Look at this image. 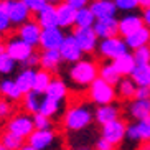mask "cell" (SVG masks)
<instances>
[{
	"instance_id": "cell-1",
	"label": "cell",
	"mask_w": 150,
	"mask_h": 150,
	"mask_svg": "<svg viewBox=\"0 0 150 150\" xmlns=\"http://www.w3.org/2000/svg\"><path fill=\"white\" fill-rule=\"evenodd\" d=\"M94 120V110L86 104H74L68 107L63 114V129L66 132H83L93 124Z\"/></svg>"
},
{
	"instance_id": "cell-2",
	"label": "cell",
	"mask_w": 150,
	"mask_h": 150,
	"mask_svg": "<svg viewBox=\"0 0 150 150\" xmlns=\"http://www.w3.org/2000/svg\"><path fill=\"white\" fill-rule=\"evenodd\" d=\"M68 76H69V81L74 84L76 88L84 89L99 76V68H97V64L93 59L81 58L79 61L71 64L69 71H68Z\"/></svg>"
},
{
	"instance_id": "cell-3",
	"label": "cell",
	"mask_w": 150,
	"mask_h": 150,
	"mask_svg": "<svg viewBox=\"0 0 150 150\" xmlns=\"http://www.w3.org/2000/svg\"><path fill=\"white\" fill-rule=\"evenodd\" d=\"M88 97L96 106L110 104V102H115V99H117V91H115L114 84L107 83V81H104L102 78L97 76L88 86Z\"/></svg>"
},
{
	"instance_id": "cell-4",
	"label": "cell",
	"mask_w": 150,
	"mask_h": 150,
	"mask_svg": "<svg viewBox=\"0 0 150 150\" xmlns=\"http://www.w3.org/2000/svg\"><path fill=\"white\" fill-rule=\"evenodd\" d=\"M129 51V46L124 40V36L115 35L109 36V38H102L97 45V53L101 54L106 61H112L117 56H120L122 53Z\"/></svg>"
},
{
	"instance_id": "cell-5",
	"label": "cell",
	"mask_w": 150,
	"mask_h": 150,
	"mask_svg": "<svg viewBox=\"0 0 150 150\" xmlns=\"http://www.w3.org/2000/svg\"><path fill=\"white\" fill-rule=\"evenodd\" d=\"M56 132L51 129H35L27 137V144L23 145L25 150H46L54 145Z\"/></svg>"
},
{
	"instance_id": "cell-6",
	"label": "cell",
	"mask_w": 150,
	"mask_h": 150,
	"mask_svg": "<svg viewBox=\"0 0 150 150\" xmlns=\"http://www.w3.org/2000/svg\"><path fill=\"white\" fill-rule=\"evenodd\" d=\"M101 137H104L107 142H110L114 147H120L122 142L125 140V132H127V124L125 120L119 119H114L110 122L101 125Z\"/></svg>"
},
{
	"instance_id": "cell-7",
	"label": "cell",
	"mask_w": 150,
	"mask_h": 150,
	"mask_svg": "<svg viewBox=\"0 0 150 150\" xmlns=\"http://www.w3.org/2000/svg\"><path fill=\"white\" fill-rule=\"evenodd\" d=\"M0 7L7 12V15L12 20V23L17 25V27L25 23L27 20H30L31 10L23 4V0H2Z\"/></svg>"
},
{
	"instance_id": "cell-8",
	"label": "cell",
	"mask_w": 150,
	"mask_h": 150,
	"mask_svg": "<svg viewBox=\"0 0 150 150\" xmlns=\"http://www.w3.org/2000/svg\"><path fill=\"white\" fill-rule=\"evenodd\" d=\"M7 130L17 134V135L23 137L27 140V137L35 130V124H33V117L28 115V112H22V114L12 115L7 122Z\"/></svg>"
},
{
	"instance_id": "cell-9",
	"label": "cell",
	"mask_w": 150,
	"mask_h": 150,
	"mask_svg": "<svg viewBox=\"0 0 150 150\" xmlns=\"http://www.w3.org/2000/svg\"><path fill=\"white\" fill-rule=\"evenodd\" d=\"M74 38L78 40L83 53L91 54L94 51H97V45H99V36L96 35L93 27H74L73 31Z\"/></svg>"
},
{
	"instance_id": "cell-10",
	"label": "cell",
	"mask_w": 150,
	"mask_h": 150,
	"mask_svg": "<svg viewBox=\"0 0 150 150\" xmlns=\"http://www.w3.org/2000/svg\"><path fill=\"white\" fill-rule=\"evenodd\" d=\"M64 33L61 27H48L41 28V36H40V46L41 50H59L63 40H64Z\"/></svg>"
},
{
	"instance_id": "cell-11",
	"label": "cell",
	"mask_w": 150,
	"mask_h": 150,
	"mask_svg": "<svg viewBox=\"0 0 150 150\" xmlns=\"http://www.w3.org/2000/svg\"><path fill=\"white\" fill-rule=\"evenodd\" d=\"M59 53H61V58L64 63H76L79 61L81 58H83V50H81L79 43L78 40L74 38V35L71 33V35H66L64 36V40H63L61 46H59Z\"/></svg>"
},
{
	"instance_id": "cell-12",
	"label": "cell",
	"mask_w": 150,
	"mask_h": 150,
	"mask_svg": "<svg viewBox=\"0 0 150 150\" xmlns=\"http://www.w3.org/2000/svg\"><path fill=\"white\" fill-rule=\"evenodd\" d=\"M5 50L8 51V54L13 58L17 63H23L33 51H35L31 45H28L27 41H23L22 38H18V36L10 38V40L5 43Z\"/></svg>"
},
{
	"instance_id": "cell-13",
	"label": "cell",
	"mask_w": 150,
	"mask_h": 150,
	"mask_svg": "<svg viewBox=\"0 0 150 150\" xmlns=\"http://www.w3.org/2000/svg\"><path fill=\"white\" fill-rule=\"evenodd\" d=\"M17 36H18V38H22L23 41H27L28 45H31V46L35 48V46L40 45L41 25L38 22H33V20H27L25 23L18 25Z\"/></svg>"
},
{
	"instance_id": "cell-14",
	"label": "cell",
	"mask_w": 150,
	"mask_h": 150,
	"mask_svg": "<svg viewBox=\"0 0 150 150\" xmlns=\"http://www.w3.org/2000/svg\"><path fill=\"white\" fill-rule=\"evenodd\" d=\"M96 35L99 40L102 38H109V36L119 35V20L115 17H107V18H97L93 25Z\"/></svg>"
},
{
	"instance_id": "cell-15",
	"label": "cell",
	"mask_w": 150,
	"mask_h": 150,
	"mask_svg": "<svg viewBox=\"0 0 150 150\" xmlns=\"http://www.w3.org/2000/svg\"><path fill=\"white\" fill-rule=\"evenodd\" d=\"M76 10L73 5H69L68 2H59L56 4V15H58V27H61L63 30L69 27H74L76 20Z\"/></svg>"
},
{
	"instance_id": "cell-16",
	"label": "cell",
	"mask_w": 150,
	"mask_h": 150,
	"mask_svg": "<svg viewBox=\"0 0 150 150\" xmlns=\"http://www.w3.org/2000/svg\"><path fill=\"white\" fill-rule=\"evenodd\" d=\"M119 117H120V109L115 102L101 104V106H97L96 110H94V119H96L97 124H101V125H104V124L110 122V120H114V119H119Z\"/></svg>"
},
{
	"instance_id": "cell-17",
	"label": "cell",
	"mask_w": 150,
	"mask_h": 150,
	"mask_svg": "<svg viewBox=\"0 0 150 150\" xmlns=\"http://www.w3.org/2000/svg\"><path fill=\"white\" fill-rule=\"evenodd\" d=\"M144 25V20H142V15H137L134 12H127L122 18L119 20V35L120 36H129L130 33H134L135 30Z\"/></svg>"
},
{
	"instance_id": "cell-18",
	"label": "cell",
	"mask_w": 150,
	"mask_h": 150,
	"mask_svg": "<svg viewBox=\"0 0 150 150\" xmlns=\"http://www.w3.org/2000/svg\"><path fill=\"white\" fill-rule=\"evenodd\" d=\"M89 8L93 10L94 17L97 18H107V17H115V13L119 12L115 7L114 0H91Z\"/></svg>"
},
{
	"instance_id": "cell-19",
	"label": "cell",
	"mask_w": 150,
	"mask_h": 150,
	"mask_svg": "<svg viewBox=\"0 0 150 150\" xmlns=\"http://www.w3.org/2000/svg\"><path fill=\"white\" fill-rule=\"evenodd\" d=\"M127 112L130 115V119H134V120H140V119L149 117L150 115V99H139V97L130 99Z\"/></svg>"
},
{
	"instance_id": "cell-20",
	"label": "cell",
	"mask_w": 150,
	"mask_h": 150,
	"mask_svg": "<svg viewBox=\"0 0 150 150\" xmlns=\"http://www.w3.org/2000/svg\"><path fill=\"white\" fill-rule=\"evenodd\" d=\"M36 22L41 25V28L48 27H58V15H56V5L54 4H46L36 12Z\"/></svg>"
},
{
	"instance_id": "cell-21",
	"label": "cell",
	"mask_w": 150,
	"mask_h": 150,
	"mask_svg": "<svg viewBox=\"0 0 150 150\" xmlns=\"http://www.w3.org/2000/svg\"><path fill=\"white\" fill-rule=\"evenodd\" d=\"M61 63L63 58L59 50H43L40 53V68H45V69L54 73L61 66Z\"/></svg>"
},
{
	"instance_id": "cell-22",
	"label": "cell",
	"mask_w": 150,
	"mask_h": 150,
	"mask_svg": "<svg viewBox=\"0 0 150 150\" xmlns=\"http://www.w3.org/2000/svg\"><path fill=\"white\" fill-rule=\"evenodd\" d=\"M124 40L127 43L129 50H135L139 46H144V45H150V28L145 27V25H142L139 30H135L134 33L125 36Z\"/></svg>"
},
{
	"instance_id": "cell-23",
	"label": "cell",
	"mask_w": 150,
	"mask_h": 150,
	"mask_svg": "<svg viewBox=\"0 0 150 150\" xmlns=\"http://www.w3.org/2000/svg\"><path fill=\"white\" fill-rule=\"evenodd\" d=\"M115 91H117V97H120L124 101H130L135 97L137 84L130 76H122L120 81L115 84Z\"/></svg>"
},
{
	"instance_id": "cell-24",
	"label": "cell",
	"mask_w": 150,
	"mask_h": 150,
	"mask_svg": "<svg viewBox=\"0 0 150 150\" xmlns=\"http://www.w3.org/2000/svg\"><path fill=\"white\" fill-rule=\"evenodd\" d=\"M0 96L5 97V99H8V101L18 102V101H22L23 93L18 89L15 79H8V78H5V79L0 81Z\"/></svg>"
},
{
	"instance_id": "cell-25",
	"label": "cell",
	"mask_w": 150,
	"mask_h": 150,
	"mask_svg": "<svg viewBox=\"0 0 150 150\" xmlns=\"http://www.w3.org/2000/svg\"><path fill=\"white\" fill-rule=\"evenodd\" d=\"M41 99H43V94L31 89L28 93L23 94L22 97V106H23V110L28 112V114H36L40 112V106H41Z\"/></svg>"
},
{
	"instance_id": "cell-26",
	"label": "cell",
	"mask_w": 150,
	"mask_h": 150,
	"mask_svg": "<svg viewBox=\"0 0 150 150\" xmlns=\"http://www.w3.org/2000/svg\"><path fill=\"white\" fill-rule=\"evenodd\" d=\"M45 96L63 102L68 97V84L63 79H59V78H53L51 83H50V86L46 88V91H45Z\"/></svg>"
},
{
	"instance_id": "cell-27",
	"label": "cell",
	"mask_w": 150,
	"mask_h": 150,
	"mask_svg": "<svg viewBox=\"0 0 150 150\" xmlns=\"http://www.w3.org/2000/svg\"><path fill=\"white\" fill-rule=\"evenodd\" d=\"M112 64L120 73V76H130L134 66H135V59H134V54L130 51H125L120 56H117L115 59H112Z\"/></svg>"
},
{
	"instance_id": "cell-28",
	"label": "cell",
	"mask_w": 150,
	"mask_h": 150,
	"mask_svg": "<svg viewBox=\"0 0 150 150\" xmlns=\"http://www.w3.org/2000/svg\"><path fill=\"white\" fill-rule=\"evenodd\" d=\"M35 73H36L35 68H23V69L17 74V78H15V83H17L18 89H20V91H22L23 94L33 89Z\"/></svg>"
},
{
	"instance_id": "cell-29",
	"label": "cell",
	"mask_w": 150,
	"mask_h": 150,
	"mask_svg": "<svg viewBox=\"0 0 150 150\" xmlns=\"http://www.w3.org/2000/svg\"><path fill=\"white\" fill-rule=\"evenodd\" d=\"M130 78L137 86H149L150 84V63H135Z\"/></svg>"
},
{
	"instance_id": "cell-30",
	"label": "cell",
	"mask_w": 150,
	"mask_h": 150,
	"mask_svg": "<svg viewBox=\"0 0 150 150\" xmlns=\"http://www.w3.org/2000/svg\"><path fill=\"white\" fill-rule=\"evenodd\" d=\"M51 79H53V73H51V71L45 69V68L36 69L35 81H33V89L38 91V93H41V94H45V91H46V88L50 86Z\"/></svg>"
},
{
	"instance_id": "cell-31",
	"label": "cell",
	"mask_w": 150,
	"mask_h": 150,
	"mask_svg": "<svg viewBox=\"0 0 150 150\" xmlns=\"http://www.w3.org/2000/svg\"><path fill=\"white\" fill-rule=\"evenodd\" d=\"M99 78H102L104 81H107V83H110V84H117L120 81V73L117 69H115V66L112 64V61H107V63H104L101 68H99Z\"/></svg>"
},
{
	"instance_id": "cell-32",
	"label": "cell",
	"mask_w": 150,
	"mask_h": 150,
	"mask_svg": "<svg viewBox=\"0 0 150 150\" xmlns=\"http://www.w3.org/2000/svg\"><path fill=\"white\" fill-rule=\"evenodd\" d=\"M61 104H63L61 101L51 99V97H48V96H45V94H43V99H41V106H40V112L53 119L54 115L59 114V110H61Z\"/></svg>"
},
{
	"instance_id": "cell-33",
	"label": "cell",
	"mask_w": 150,
	"mask_h": 150,
	"mask_svg": "<svg viewBox=\"0 0 150 150\" xmlns=\"http://www.w3.org/2000/svg\"><path fill=\"white\" fill-rule=\"evenodd\" d=\"M96 22L93 10L88 7H81L76 10V20H74V27H93Z\"/></svg>"
},
{
	"instance_id": "cell-34",
	"label": "cell",
	"mask_w": 150,
	"mask_h": 150,
	"mask_svg": "<svg viewBox=\"0 0 150 150\" xmlns=\"http://www.w3.org/2000/svg\"><path fill=\"white\" fill-rule=\"evenodd\" d=\"M0 142H2V145H4L5 150H20L25 145V144H23L25 139L17 135V134H13V132H10V130H7V132L2 135Z\"/></svg>"
},
{
	"instance_id": "cell-35",
	"label": "cell",
	"mask_w": 150,
	"mask_h": 150,
	"mask_svg": "<svg viewBox=\"0 0 150 150\" xmlns=\"http://www.w3.org/2000/svg\"><path fill=\"white\" fill-rule=\"evenodd\" d=\"M17 61L8 54V51L5 50V46L0 50V74L2 76H8L15 71Z\"/></svg>"
},
{
	"instance_id": "cell-36",
	"label": "cell",
	"mask_w": 150,
	"mask_h": 150,
	"mask_svg": "<svg viewBox=\"0 0 150 150\" xmlns=\"http://www.w3.org/2000/svg\"><path fill=\"white\" fill-rule=\"evenodd\" d=\"M135 129L137 135H139V142H150V115L145 119L135 120Z\"/></svg>"
},
{
	"instance_id": "cell-37",
	"label": "cell",
	"mask_w": 150,
	"mask_h": 150,
	"mask_svg": "<svg viewBox=\"0 0 150 150\" xmlns=\"http://www.w3.org/2000/svg\"><path fill=\"white\" fill-rule=\"evenodd\" d=\"M132 54L135 63H150V45H144L132 50Z\"/></svg>"
},
{
	"instance_id": "cell-38",
	"label": "cell",
	"mask_w": 150,
	"mask_h": 150,
	"mask_svg": "<svg viewBox=\"0 0 150 150\" xmlns=\"http://www.w3.org/2000/svg\"><path fill=\"white\" fill-rule=\"evenodd\" d=\"M33 117V124H35V129H51L53 127V122H51V117L41 114V112H36V114H31Z\"/></svg>"
},
{
	"instance_id": "cell-39",
	"label": "cell",
	"mask_w": 150,
	"mask_h": 150,
	"mask_svg": "<svg viewBox=\"0 0 150 150\" xmlns=\"http://www.w3.org/2000/svg\"><path fill=\"white\" fill-rule=\"evenodd\" d=\"M115 2V7L117 10L120 12H134L135 8H139V4H137V0H114Z\"/></svg>"
},
{
	"instance_id": "cell-40",
	"label": "cell",
	"mask_w": 150,
	"mask_h": 150,
	"mask_svg": "<svg viewBox=\"0 0 150 150\" xmlns=\"http://www.w3.org/2000/svg\"><path fill=\"white\" fill-rule=\"evenodd\" d=\"M12 27H13L12 20L8 18L7 12H5V10L2 8V7H0V33H2V35L8 33V31L12 30Z\"/></svg>"
},
{
	"instance_id": "cell-41",
	"label": "cell",
	"mask_w": 150,
	"mask_h": 150,
	"mask_svg": "<svg viewBox=\"0 0 150 150\" xmlns=\"http://www.w3.org/2000/svg\"><path fill=\"white\" fill-rule=\"evenodd\" d=\"M12 115V104L8 102V99H0V119H8Z\"/></svg>"
},
{
	"instance_id": "cell-42",
	"label": "cell",
	"mask_w": 150,
	"mask_h": 150,
	"mask_svg": "<svg viewBox=\"0 0 150 150\" xmlns=\"http://www.w3.org/2000/svg\"><path fill=\"white\" fill-rule=\"evenodd\" d=\"M23 66L25 68H35V66H40V53H35V51H33V53L30 54V56L27 58V59H25V61L22 63Z\"/></svg>"
},
{
	"instance_id": "cell-43",
	"label": "cell",
	"mask_w": 150,
	"mask_h": 150,
	"mask_svg": "<svg viewBox=\"0 0 150 150\" xmlns=\"http://www.w3.org/2000/svg\"><path fill=\"white\" fill-rule=\"evenodd\" d=\"M23 4L27 5L31 12H35V13H36V12H38L41 7H45L48 2H46V0H23Z\"/></svg>"
},
{
	"instance_id": "cell-44",
	"label": "cell",
	"mask_w": 150,
	"mask_h": 150,
	"mask_svg": "<svg viewBox=\"0 0 150 150\" xmlns=\"http://www.w3.org/2000/svg\"><path fill=\"white\" fill-rule=\"evenodd\" d=\"M94 149H97V150H112V149H115L110 142H107L104 137H101V139H97L96 142H94Z\"/></svg>"
},
{
	"instance_id": "cell-45",
	"label": "cell",
	"mask_w": 150,
	"mask_h": 150,
	"mask_svg": "<svg viewBox=\"0 0 150 150\" xmlns=\"http://www.w3.org/2000/svg\"><path fill=\"white\" fill-rule=\"evenodd\" d=\"M135 97H139V99H150V86H137Z\"/></svg>"
},
{
	"instance_id": "cell-46",
	"label": "cell",
	"mask_w": 150,
	"mask_h": 150,
	"mask_svg": "<svg viewBox=\"0 0 150 150\" xmlns=\"http://www.w3.org/2000/svg\"><path fill=\"white\" fill-rule=\"evenodd\" d=\"M64 2H68L69 5H73L74 8H81V7H88V5L91 4V0H64Z\"/></svg>"
},
{
	"instance_id": "cell-47",
	"label": "cell",
	"mask_w": 150,
	"mask_h": 150,
	"mask_svg": "<svg viewBox=\"0 0 150 150\" xmlns=\"http://www.w3.org/2000/svg\"><path fill=\"white\" fill-rule=\"evenodd\" d=\"M142 20H144V25L150 28V7L142 10Z\"/></svg>"
},
{
	"instance_id": "cell-48",
	"label": "cell",
	"mask_w": 150,
	"mask_h": 150,
	"mask_svg": "<svg viewBox=\"0 0 150 150\" xmlns=\"http://www.w3.org/2000/svg\"><path fill=\"white\" fill-rule=\"evenodd\" d=\"M137 4H139V8H147V7H150V0H137Z\"/></svg>"
},
{
	"instance_id": "cell-49",
	"label": "cell",
	"mask_w": 150,
	"mask_h": 150,
	"mask_svg": "<svg viewBox=\"0 0 150 150\" xmlns=\"http://www.w3.org/2000/svg\"><path fill=\"white\" fill-rule=\"evenodd\" d=\"M140 149H144V150H150V142H145L144 145H140Z\"/></svg>"
},
{
	"instance_id": "cell-50",
	"label": "cell",
	"mask_w": 150,
	"mask_h": 150,
	"mask_svg": "<svg viewBox=\"0 0 150 150\" xmlns=\"http://www.w3.org/2000/svg\"><path fill=\"white\" fill-rule=\"evenodd\" d=\"M46 2H50V4H54V5H56V4H59V2H63V0H46Z\"/></svg>"
},
{
	"instance_id": "cell-51",
	"label": "cell",
	"mask_w": 150,
	"mask_h": 150,
	"mask_svg": "<svg viewBox=\"0 0 150 150\" xmlns=\"http://www.w3.org/2000/svg\"><path fill=\"white\" fill-rule=\"evenodd\" d=\"M4 46H5V45H4V41H2V33H0V50L4 48Z\"/></svg>"
},
{
	"instance_id": "cell-52",
	"label": "cell",
	"mask_w": 150,
	"mask_h": 150,
	"mask_svg": "<svg viewBox=\"0 0 150 150\" xmlns=\"http://www.w3.org/2000/svg\"><path fill=\"white\" fill-rule=\"evenodd\" d=\"M149 86H150V84H149Z\"/></svg>"
}]
</instances>
